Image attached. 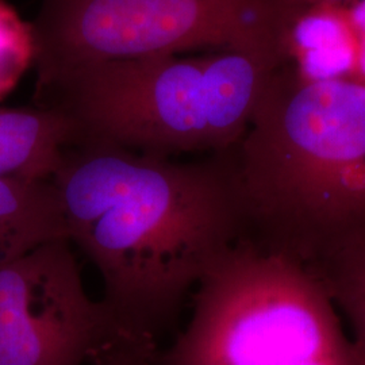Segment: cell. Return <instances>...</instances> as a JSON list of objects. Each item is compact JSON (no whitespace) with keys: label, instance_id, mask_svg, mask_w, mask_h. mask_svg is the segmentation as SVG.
<instances>
[{"label":"cell","instance_id":"12","mask_svg":"<svg viewBox=\"0 0 365 365\" xmlns=\"http://www.w3.org/2000/svg\"><path fill=\"white\" fill-rule=\"evenodd\" d=\"M157 339L134 330H120L93 354V365H153Z\"/></svg>","mask_w":365,"mask_h":365},{"label":"cell","instance_id":"7","mask_svg":"<svg viewBox=\"0 0 365 365\" xmlns=\"http://www.w3.org/2000/svg\"><path fill=\"white\" fill-rule=\"evenodd\" d=\"M78 141L75 123L58 108H0V178L52 180Z\"/></svg>","mask_w":365,"mask_h":365},{"label":"cell","instance_id":"6","mask_svg":"<svg viewBox=\"0 0 365 365\" xmlns=\"http://www.w3.org/2000/svg\"><path fill=\"white\" fill-rule=\"evenodd\" d=\"M120 330L68 238L0 268V365H84Z\"/></svg>","mask_w":365,"mask_h":365},{"label":"cell","instance_id":"5","mask_svg":"<svg viewBox=\"0 0 365 365\" xmlns=\"http://www.w3.org/2000/svg\"><path fill=\"white\" fill-rule=\"evenodd\" d=\"M37 88L80 66L199 48L282 52L274 0H41Z\"/></svg>","mask_w":365,"mask_h":365},{"label":"cell","instance_id":"9","mask_svg":"<svg viewBox=\"0 0 365 365\" xmlns=\"http://www.w3.org/2000/svg\"><path fill=\"white\" fill-rule=\"evenodd\" d=\"M61 238L68 230L52 180L0 178V268Z\"/></svg>","mask_w":365,"mask_h":365},{"label":"cell","instance_id":"1","mask_svg":"<svg viewBox=\"0 0 365 365\" xmlns=\"http://www.w3.org/2000/svg\"><path fill=\"white\" fill-rule=\"evenodd\" d=\"M68 240L122 329L156 337L210 264L244 235L232 155L203 163L78 141L52 178Z\"/></svg>","mask_w":365,"mask_h":365},{"label":"cell","instance_id":"11","mask_svg":"<svg viewBox=\"0 0 365 365\" xmlns=\"http://www.w3.org/2000/svg\"><path fill=\"white\" fill-rule=\"evenodd\" d=\"M34 54L31 24L25 22L6 0H0V101L34 64Z\"/></svg>","mask_w":365,"mask_h":365},{"label":"cell","instance_id":"4","mask_svg":"<svg viewBox=\"0 0 365 365\" xmlns=\"http://www.w3.org/2000/svg\"><path fill=\"white\" fill-rule=\"evenodd\" d=\"M153 365H357L321 282L241 237L210 264L185 329Z\"/></svg>","mask_w":365,"mask_h":365},{"label":"cell","instance_id":"13","mask_svg":"<svg viewBox=\"0 0 365 365\" xmlns=\"http://www.w3.org/2000/svg\"><path fill=\"white\" fill-rule=\"evenodd\" d=\"M348 16L356 41V56L351 78L365 86V0L352 10H348Z\"/></svg>","mask_w":365,"mask_h":365},{"label":"cell","instance_id":"8","mask_svg":"<svg viewBox=\"0 0 365 365\" xmlns=\"http://www.w3.org/2000/svg\"><path fill=\"white\" fill-rule=\"evenodd\" d=\"M282 49L297 58L304 78H351L356 41L348 10L325 4L284 14Z\"/></svg>","mask_w":365,"mask_h":365},{"label":"cell","instance_id":"10","mask_svg":"<svg viewBox=\"0 0 365 365\" xmlns=\"http://www.w3.org/2000/svg\"><path fill=\"white\" fill-rule=\"evenodd\" d=\"M307 269L345 314L353 330L356 364L365 365V235Z\"/></svg>","mask_w":365,"mask_h":365},{"label":"cell","instance_id":"2","mask_svg":"<svg viewBox=\"0 0 365 365\" xmlns=\"http://www.w3.org/2000/svg\"><path fill=\"white\" fill-rule=\"evenodd\" d=\"M232 155L244 237L313 268L365 235V86L279 66Z\"/></svg>","mask_w":365,"mask_h":365},{"label":"cell","instance_id":"14","mask_svg":"<svg viewBox=\"0 0 365 365\" xmlns=\"http://www.w3.org/2000/svg\"><path fill=\"white\" fill-rule=\"evenodd\" d=\"M344 0H274L276 7L283 14L299 11L303 9H309L314 6H325V4H339Z\"/></svg>","mask_w":365,"mask_h":365},{"label":"cell","instance_id":"3","mask_svg":"<svg viewBox=\"0 0 365 365\" xmlns=\"http://www.w3.org/2000/svg\"><path fill=\"white\" fill-rule=\"evenodd\" d=\"M283 63L282 53L269 48L108 61L72 69L39 87L37 106L66 113L78 141L170 158L222 153L241 141Z\"/></svg>","mask_w":365,"mask_h":365}]
</instances>
